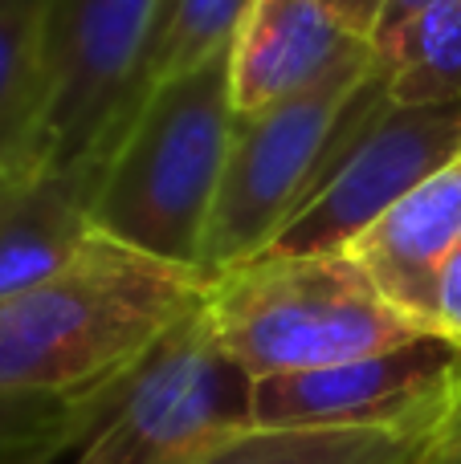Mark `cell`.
Segmentation results:
<instances>
[{"label":"cell","instance_id":"cell-1","mask_svg":"<svg viewBox=\"0 0 461 464\" xmlns=\"http://www.w3.org/2000/svg\"><path fill=\"white\" fill-rule=\"evenodd\" d=\"M204 289L201 269L94 232L65 269L0 302V392H94L192 314Z\"/></svg>","mask_w":461,"mask_h":464},{"label":"cell","instance_id":"cell-2","mask_svg":"<svg viewBox=\"0 0 461 464\" xmlns=\"http://www.w3.org/2000/svg\"><path fill=\"white\" fill-rule=\"evenodd\" d=\"M233 130L229 49L155 82L98 168L94 228L160 261L201 269Z\"/></svg>","mask_w":461,"mask_h":464},{"label":"cell","instance_id":"cell-3","mask_svg":"<svg viewBox=\"0 0 461 464\" xmlns=\"http://www.w3.org/2000/svg\"><path fill=\"white\" fill-rule=\"evenodd\" d=\"M204 314L250 379L323 371L413 343L421 330L348 253H258L209 277Z\"/></svg>","mask_w":461,"mask_h":464},{"label":"cell","instance_id":"cell-4","mask_svg":"<svg viewBox=\"0 0 461 464\" xmlns=\"http://www.w3.org/2000/svg\"><path fill=\"white\" fill-rule=\"evenodd\" d=\"M253 379L212 334L204 302L135 362L78 395L82 444L70 464H201L250 420Z\"/></svg>","mask_w":461,"mask_h":464},{"label":"cell","instance_id":"cell-5","mask_svg":"<svg viewBox=\"0 0 461 464\" xmlns=\"http://www.w3.org/2000/svg\"><path fill=\"white\" fill-rule=\"evenodd\" d=\"M372 65L376 53L368 45L302 94L266 106L258 114H237L225 176H221L201 248L204 277H217V273L266 253L278 240V232L290 225V217L315 188L327 151L335 143V130H339L351 98L368 82Z\"/></svg>","mask_w":461,"mask_h":464},{"label":"cell","instance_id":"cell-6","mask_svg":"<svg viewBox=\"0 0 461 464\" xmlns=\"http://www.w3.org/2000/svg\"><path fill=\"white\" fill-rule=\"evenodd\" d=\"M454 155H461V106H392L376 62L315 188L270 253H339Z\"/></svg>","mask_w":461,"mask_h":464},{"label":"cell","instance_id":"cell-7","mask_svg":"<svg viewBox=\"0 0 461 464\" xmlns=\"http://www.w3.org/2000/svg\"><path fill=\"white\" fill-rule=\"evenodd\" d=\"M163 0H49L41 49L49 78V163H98L143 102Z\"/></svg>","mask_w":461,"mask_h":464},{"label":"cell","instance_id":"cell-8","mask_svg":"<svg viewBox=\"0 0 461 464\" xmlns=\"http://www.w3.org/2000/svg\"><path fill=\"white\" fill-rule=\"evenodd\" d=\"M461 400V338L421 334L323 371L253 379V428H380L437 436Z\"/></svg>","mask_w":461,"mask_h":464},{"label":"cell","instance_id":"cell-9","mask_svg":"<svg viewBox=\"0 0 461 464\" xmlns=\"http://www.w3.org/2000/svg\"><path fill=\"white\" fill-rule=\"evenodd\" d=\"M461 245V155L397 200L372 228L348 245L384 297L417 322L437 330V297L449 256ZM441 334V330H437Z\"/></svg>","mask_w":461,"mask_h":464},{"label":"cell","instance_id":"cell-10","mask_svg":"<svg viewBox=\"0 0 461 464\" xmlns=\"http://www.w3.org/2000/svg\"><path fill=\"white\" fill-rule=\"evenodd\" d=\"M359 49L368 41L351 37L327 0H253L229 45L233 111L258 114L286 102Z\"/></svg>","mask_w":461,"mask_h":464},{"label":"cell","instance_id":"cell-11","mask_svg":"<svg viewBox=\"0 0 461 464\" xmlns=\"http://www.w3.org/2000/svg\"><path fill=\"white\" fill-rule=\"evenodd\" d=\"M98 163L41 168L0 192V302L54 277L94 237Z\"/></svg>","mask_w":461,"mask_h":464},{"label":"cell","instance_id":"cell-12","mask_svg":"<svg viewBox=\"0 0 461 464\" xmlns=\"http://www.w3.org/2000/svg\"><path fill=\"white\" fill-rule=\"evenodd\" d=\"M49 168L41 8H0V192Z\"/></svg>","mask_w":461,"mask_h":464},{"label":"cell","instance_id":"cell-13","mask_svg":"<svg viewBox=\"0 0 461 464\" xmlns=\"http://www.w3.org/2000/svg\"><path fill=\"white\" fill-rule=\"evenodd\" d=\"M429 444L380 428H245L201 464H421Z\"/></svg>","mask_w":461,"mask_h":464},{"label":"cell","instance_id":"cell-14","mask_svg":"<svg viewBox=\"0 0 461 464\" xmlns=\"http://www.w3.org/2000/svg\"><path fill=\"white\" fill-rule=\"evenodd\" d=\"M392 106H461V0H441L372 49Z\"/></svg>","mask_w":461,"mask_h":464},{"label":"cell","instance_id":"cell-15","mask_svg":"<svg viewBox=\"0 0 461 464\" xmlns=\"http://www.w3.org/2000/svg\"><path fill=\"white\" fill-rule=\"evenodd\" d=\"M250 5L253 0H163L143 73V94L155 82L196 70L233 45V33Z\"/></svg>","mask_w":461,"mask_h":464},{"label":"cell","instance_id":"cell-16","mask_svg":"<svg viewBox=\"0 0 461 464\" xmlns=\"http://www.w3.org/2000/svg\"><path fill=\"white\" fill-rule=\"evenodd\" d=\"M82 408L78 400L29 392H0V464H16L41 452L70 457L82 444Z\"/></svg>","mask_w":461,"mask_h":464},{"label":"cell","instance_id":"cell-17","mask_svg":"<svg viewBox=\"0 0 461 464\" xmlns=\"http://www.w3.org/2000/svg\"><path fill=\"white\" fill-rule=\"evenodd\" d=\"M437 330L449 338H461V245L449 256L446 277H441V297H437Z\"/></svg>","mask_w":461,"mask_h":464},{"label":"cell","instance_id":"cell-18","mask_svg":"<svg viewBox=\"0 0 461 464\" xmlns=\"http://www.w3.org/2000/svg\"><path fill=\"white\" fill-rule=\"evenodd\" d=\"M433 5H441V0H384L380 21H376V33H372V49H384L405 24H413L417 16L429 13Z\"/></svg>","mask_w":461,"mask_h":464},{"label":"cell","instance_id":"cell-19","mask_svg":"<svg viewBox=\"0 0 461 464\" xmlns=\"http://www.w3.org/2000/svg\"><path fill=\"white\" fill-rule=\"evenodd\" d=\"M327 8L339 16L343 29H348L351 37L372 45V33H376V21H380L384 0H327Z\"/></svg>","mask_w":461,"mask_h":464},{"label":"cell","instance_id":"cell-20","mask_svg":"<svg viewBox=\"0 0 461 464\" xmlns=\"http://www.w3.org/2000/svg\"><path fill=\"white\" fill-rule=\"evenodd\" d=\"M421 464H461V400L454 403L446 424L437 428V436H433Z\"/></svg>","mask_w":461,"mask_h":464},{"label":"cell","instance_id":"cell-21","mask_svg":"<svg viewBox=\"0 0 461 464\" xmlns=\"http://www.w3.org/2000/svg\"><path fill=\"white\" fill-rule=\"evenodd\" d=\"M65 452H41V457H29V460H16V464H62Z\"/></svg>","mask_w":461,"mask_h":464},{"label":"cell","instance_id":"cell-22","mask_svg":"<svg viewBox=\"0 0 461 464\" xmlns=\"http://www.w3.org/2000/svg\"><path fill=\"white\" fill-rule=\"evenodd\" d=\"M49 0H0V8H45Z\"/></svg>","mask_w":461,"mask_h":464}]
</instances>
